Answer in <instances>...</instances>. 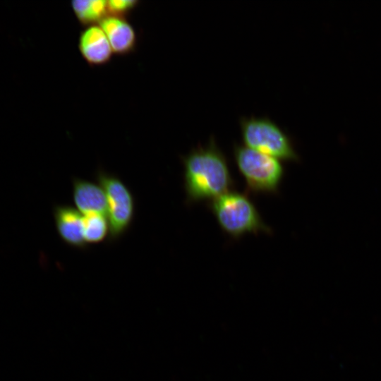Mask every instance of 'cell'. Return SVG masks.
<instances>
[{
	"label": "cell",
	"instance_id": "cell-1",
	"mask_svg": "<svg viewBox=\"0 0 381 381\" xmlns=\"http://www.w3.org/2000/svg\"><path fill=\"white\" fill-rule=\"evenodd\" d=\"M184 189L189 203L213 200L233 188L234 179L226 157L210 136L183 156Z\"/></svg>",
	"mask_w": 381,
	"mask_h": 381
},
{
	"label": "cell",
	"instance_id": "cell-2",
	"mask_svg": "<svg viewBox=\"0 0 381 381\" xmlns=\"http://www.w3.org/2000/svg\"><path fill=\"white\" fill-rule=\"evenodd\" d=\"M210 209L222 229L233 238L247 233H272L253 202L244 193L229 191L212 200Z\"/></svg>",
	"mask_w": 381,
	"mask_h": 381
},
{
	"label": "cell",
	"instance_id": "cell-3",
	"mask_svg": "<svg viewBox=\"0 0 381 381\" xmlns=\"http://www.w3.org/2000/svg\"><path fill=\"white\" fill-rule=\"evenodd\" d=\"M244 145L279 160H299L291 137L267 116H243L239 120Z\"/></svg>",
	"mask_w": 381,
	"mask_h": 381
},
{
	"label": "cell",
	"instance_id": "cell-4",
	"mask_svg": "<svg viewBox=\"0 0 381 381\" xmlns=\"http://www.w3.org/2000/svg\"><path fill=\"white\" fill-rule=\"evenodd\" d=\"M234 157L248 189L255 193H275L284 175L278 159L245 145L235 144Z\"/></svg>",
	"mask_w": 381,
	"mask_h": 381
},
{
	"label": "cell",
	"instance_id": "cell-5",
	"mask_svg": "<svg viewBox=\"0 0 381 381\" xmlns=\"http://www.w3.org/2000/svg\"><path fill=\"white\" fill-rule=\"evenodd\" d=\"M97 179L107 198L110 237L116 239L128 229L132 222L134 198L128 188L117 176L99 171Z\"/></svg>",
	"mask_w": 381,
	"mask_h": 381
},
{
	"label": "cell",
	"instance_id": "cell-6",
	"mask_svg": "<svg viewBox=\"0 0 381 381\" xmlns=\"http://www.w3.org/2000/svg\"><path fill=\"white\" fill-rule=\"evenodd\" d=\"M78 49L83 58L91 66L106 64L113 54L109 42L98 24L83 30L78 39Z\"/></svg>",
	"mask_w": 381,
	"mask_h": 381
},
{
	"label": "cell",
	"instance_id": "cell-7",
	"mask_svg": "<svg viewBox=\"0 0 381 381\" xmlns=\"http://www.w3.org/2000/svg\"><path fill=\"white\" fill-rule=\"evenodd\" d=\"M53 214L60 238L71 246L85 247L81 213L69 205H57L54 207Z\"/></svg>",
	"mask_w": 381,
	"mask_h": 381
},
{
	"label": "cell",
	"instance_id": "cell-8",
	"mask_svg": "<svg viewBox=\"0 0 381 381\" xmlns=\"http://www.w3.org/2000/svg\"><path fill=\"white\" fill-rule=\"evenodd\" d=\"M104 32L113 53L126 55L136 46V33L124 17L108 15L99 24Z\"/></svg>",
	"mask_w": 381,
	"mask_h": 381
},
{
	"label": "cell",
	"instance_id": "cell-9",
	"mask_svg": "<svg viewBox=\"0 0 381 381\" xmlns=\"http://www.w3.org/2000/svg\"><path fill=\"white\" fill-rule=\"evenodd\" d=\"M73 198L77 210L85 215L102 214L107 215V203L100 185L82 179L73 180Z\"/></svg>",
	"mask_w": 381,
	"mask_h": 381
},
{
	"label": "cell",
	"instance_id": "cell-10",
	"mask_svg": "<svg viewBox=\"0 0 381 381\" xmlns=\"http://www.w3.org/2000/svg\"><path fill=\"white\" fill-rule=\"evenodd\" d=\"M71 8L78 21L86 26L99 24L109 15L104 0H75Z\"/></svg>",
	"mask_w": 381,
	"mask_h": 381
},
{
	"label": "cell",
	"instance_id": "cell-11",
	"mask_svg": "<svg viewBox=\"0 0 381 381\" xmlns=\"http://www.w3.org/2000/svg\"><path fill=\"white\" fill-rule=\"evenodd\" d=\"M109 232L107 217L102 214H89L83 217V236L87 243L102 241Z\"/></svg>",
	"mask_w": 381,
	"mask_h": 381
},
{
	"label": "cell",
	"instance_id": "cell-12",
	"mask_svg": "<svg viewBox=\"0 0 381 381\" xmlns=\"http://www.w3.org/2000/svg\"><path fill=\"white\" fill-rule=\"evenodd\" d=\"M138 1L136 0H110L107 1L109 15L123 17L133 10Z\"/></svg>",
	"mask_w": 381,
	"mask_h": 381
}]
</instances>
